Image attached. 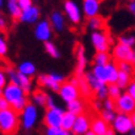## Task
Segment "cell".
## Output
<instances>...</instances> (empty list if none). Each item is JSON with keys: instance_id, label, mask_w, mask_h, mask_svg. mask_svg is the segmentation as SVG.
Masks as SVG:
<instances>
[{"instance_id": "1", "label": "cell", "mask_w": 135, "mask_h": 135, "mask_svg": "<svg viewBox=\"0 0 135 135\" xmlns=\"http://www.w3.org/2000/svg\"><path fill=\"white\" fill-rule=\"evenodd\" d=\"M1 95L6 99L10 108L17 113H21L22 109L29 104L27 94L22 90V88H20L16 84H12V83L6 84V87L1 90Z\"/></svg>"}, {"instance_id": "2", "label": "cell", "mask_w": 135, "mask_h": 135, "mask_svg": "<svg viewBox=\"0 0 135 135\" xmlns=\"http://www.w3.org/2000/svg\"><path fill=\"white\" fill-rule=\"evenodd\" d=\"M20 125V115L14 109L0 112V134L15 135Z\"/></svg>"}, {"instance_id": "3", "label": "cell", "mask_w": 135, "mask_h": 135, "mask_svg": "<svg viewBox=\"0 0 135 135\" xmlns=\"http://www.w3.org/2000/svg\"><path fill=\"white\" fill-rule=\"evenodd\" d=\"M134 124H133V119L131 115L128 114H122V113H117L114 122L112 123V130L114 131L115 134L125 135L130 134L134 131Z\"/></svg>"}, {"instance_id": "4", "label": "cell", "mask_w": 135, "mask_h": 135, "mask_svg": "<svg viewBox=\"0 0 135 135\" xmlns=\"http://www.w3.org/2000/svg\"><path fill=\"white\" fill-rule=\"evenodd\" d=\"M20 124L25 130H31L36 125L37 119H38V110L37 107L32 103H29L25 107L20 114Z\"/></svg>"}, {"instance_id": "5", "label": "cell", "mask_w": 135, "mask_h": 135, "mask_svg": "<svg viewBox=\"0 0 135 135\" xmlns=\"http://www.w3.org/2000/svg\"><path fill=\"white\" fill-rule=\"evenodd\" d=\"M5 72H6V76H8L9 83L19 86L20 88H22V90L26 94L31 92V89H32V82H31V78L30 77L21 74L19 71L12 68V67H8Z\"/></svg>"}, {"instance_id": "6", "label": "cell", "mask_w": 135, "mask_h": 135, "mask_svg": "<svg viewBox=\"0 0 135 135\" xmlns=\"http://www.w3.org/2000/svg\"><path fill=\"white\" fill-rule=\"evenodd\" d=\"M90 42L97 52H108L110 50L112 38L107 30H100L90 33Z\"/></svg>"}, {"instance_id": "7", "label": "cell", "mask_w": 135, "mask_h": 135, "mask_svg": "<svg viewBox=\"0 0 135 135\" xmlns=\"http://www.w3.org/2000/svg\"><path fill=\"white\" fill-rule=\"evenodd\" d=\"M38 84L52 92H58L61 86L65 83V76L60 73H47L38 76Z\"/></svg>"}, {"instance_id": "8", "label": "cell", "mask_w": 135, "mask_h": 135, "mask_svg": "<svg viewBox=\"0 0 135 135\" xmlns=\"http://www.w3.org/2000/svg\"><path fill=\"white\" fill-rule=\"evenodd\" d=\"M65 113L66 112L58 105L55 108L46 109L45 115H44V124L46 125V128H61Z\"/></svg>"}, {"instance_id": "9", "label": "cell", "mask_w": 135, "mask_h": 135, "mask_svg": "<svg viewBox=\"0 0 135 135\" xmlns=\"http://www.w3.org/2000/svg\"><path fill=\"white\" fill-rule=\"evenodd\" d=\"M63 9L67 15V19L72 25H79L82 22V10L78 6L77 3H74L73 0H66L63 3Z\"/></svg>"}, {"instance_id": "10", "label": "cell", "mask_w": 135, "mask_h": 135, "mask_svg": "<svg viewBox=\"0 0 135 135\" xmlns=\"http://www.w3.org/2000/svg\"><path fill=\"white\" fill-rule=\"evenodd\" d=\"M58 94H60V97L61 99L63 100L65 103H71L76 100V99H79L81 97V92H79V88L78 86L73 84L72 82H65L61 86L60 90H58Z\"/></svg>"}, {"instance_id": "11", "label": "cell", "mask_w": 135, "mask_h": 135, "mask_svg": "<svg viewBox=\"0 0 135 135\" xmlns=\"http://www.w3.org/2000/svg\"><path fill=\"white\" fill-rule=\"evenodd\" d=\"M112 56H113V60L117 63H119V62H131L133 63L134 50L118 42L112 50Z\"/></svg>"}, {"instance_id": "12", "label": "cell", "mask_w": 135, "mask_h": 135, "mask_svg": "<svg viewBox=\"0 0 135 135\" xmlns=\"http://www.w3.org/2000/svg\"><path fill=\"white\" fill-rule=\"evenodd\" d=\"M115 110L122 114L133 115L135 113V100L125 92L115 100Z\"/></svg>"}, {"instance_id": "13", "label": "cell", "mask_w": 135, "mask_h": 135, "mask_svg": "<svg viewBox=\"0 0 135 135\" xmlns=\"http://www.w3.org/2000/svg\"><path fill=\"white\" fill-rule=\"evenodd\" d=\"M90 124H92V118L89 117V114L84 113L78 115L71 133L73 135H84L90 130Z\"/></svg>"}, {"instance_id": "14", "label": "cell", "mask_w": 135, "mask_h": 135, "mask_svg": "<svg viewBox=\"0 0 135 135\" xmlns=\"http://www.w3.org/2000/svg\"><path fill=\"white\" fill-rule=\"evenodd\" d=\"M35 36L38 41L50 42V38L52 37V26L47 20H41L36 24V27L33 30Z\"/></svg>"}, {"instance_id": "15", "label": "cell", "mask_w": 135, "mask_h": 135, "mask_svg": "<svg viewBox=\"0 0 135 135\" xmlns=\"http://www.w3.org/2000/svg\"><path fill=\"white\" fill-rule=\"evenodd\" d=\"M76 77H82L86 73V66H87V57H86V50L82 45H78L76 49Z\"/></svg>"}, {"instance_id": "16", "label": "cell", "mask_w": 135, "mask_h": 135, "mask_svg": "<svg viewBox=\"0 0 135 135\" xmlns=\"http://www.w3.org/2000/svg\"><path fill=\"white\" fill-rule=\"evenodd\" d=\"M82 11H83V14L86 15V17H88V19L99 16L100 1H99V0H83Z\"/></svg>"}, {"instance_id": "17", "label": "cell", "mask_w": 135, "mask_h": 135, "mask_svg": "<svg viewBox=\"0 0 135 135\" xmlns=\"http://www.w3.org/2000/svg\"><path fill=\"white\" fill-rule=\"evenodd\" d=\"M40 19V9L37 6H30L29 9H25L21 11V15L19 17V20L25 24H35L38 22Z\"/></svg>"}, {"instance_id": "18", "label": "cell", "mask_w": 135, "mask_h": 135, "mask_svg": "<svg viewBox=\"0 0 135 135\" xmlns=\"http://www.w3.org/2000/svg\"><path fill=\"white\" fill-rule=\"evenodd\" d=\"M90 130L95 135H107V133L110 130V128H109V124L105 123L100 117H95V118H92Z\"/></svg>"}, {"instance_id": "19", "label": "cell", "mask_w": 135, "mask_h": 135, "mask_svg": "<svg viewBox=\"0 0 135 135\" xmlns=\"http://www.w3.org/2000/svg\"><path fill=\"white\" fill-rule=\"evenodd\" d=\"M50 24L52 26V30L61 32L65 30V25H66V19L63 16V14L61 11H53L50 16Z\"/></svg>"}, {"instance_id": "20", "label": "cell", "mask_w": 135, "mask_h": 135, "mask_svg": "<svg viewBox=\"0 0 135 135\" xmlns=\"http://www.w3.org/2000/svg\"><path fill=\"white\" fill-rule=\"evenodd\" d=\"M47 100H49V94L41 89H37L32 92L31 95V102L36 107H47Z\"/></svg>"}, {"instance_id": "21", "label": "cell", "mask_w": 135, "mask_h": 135, "mask_svg": "<svg viewBox=\"0 0 135 135\" xmlns=\"http://www.w3.org/2000/svg\"><path fill=\"white\" fill-rule=\"evenodd\" d=\"M105 71H107V78H108V84H117L119 76V68L117 63L109 62L108 65H105Z\"/></svg>"}, {"instance_id": "22", "label": "cell", "mask_w": 135, "mask_h": 135, "mask_svg": "<svg viewBox=\"0 0 135 135\" xmlns=\"http://www.w3.org/2000/svg\"><path fill=\"white\" fill-rule=\"evenodd\" d=\"M84 110H86V104L82 99H76L73 102H71L67 104V112H70L72 114H74L76 117L81 114H84Z\"/></svg>"}, {"instance_id": "23", "label": "cell", "mask_w": 135, "mask_h": 135, "mask_svg": "<svg viewBox=\"0 0 135 135\" xmlns=\"http://www.w3.org/2000/svg\"><path fill=\"white\" fill-rule=\"evenodd\" d=\"M87 27L93 31H100V30H105V20L102 16H95L92 19H88L87 21Z\"/></svg>"}, {"instance_id": "24", "label": "cell", "mask_w": 135, "mask_h": 135, "mask_svg": "<svg viewBox=\"0 0 135 135\" xmlns=\"http://www.w3.org/2000/svg\"><path fill=\"white\" fill-rule=\"evenodd\" d=\"M17 71H19L21 74H24V76L31 77V76H33V74L36 73V67H35V65H33L32 62L24 61L17 66Z\"/></svg>"}, {"instance_id": "25", "label": "cell", "mask_w": 135, "mask_h": 135, "mask_svg": "<svg viewBox=\"0 0 135 135\" xmlns=\"http://www.w3.org/2000/svg\"><path fill=\"white\" fill-rule=\"evenodd\" d=\"M77 78H78V88H79L81 95L86 97V98H90L93 95V90L90 89V87L88 84V82H87V79L84 78V76L77 77Z\"/></svg>"}, {"instance_id": "26", "label": "cell", "mask_w": 135, "mask_h": 135, "mask_svg": "<svg viewBox=\"0 0 135 135\" xmlns=\"http://www.w3.org/2000/svg\"><path fill=\"white\" fill-rule=\"evenodd\" d=\"M76 115L70 113V112H66L65 115H63V119H62V124L61 128L65 129L67 131H72V128H73L74 123H76Z\"/></svg>"}, {"instance_id": "27", "label": "cell", "mask_w": 135, "mask_h": 135, "mask_svg": "<svg viewBox=\"0 0 135 135\" xmlns=\"http://www.w3.org/2000/svg\"><path fill=\"white\" fill-rule=\"evenodd\" d=\"M84 78L87 79V82H88V84H89L90 89L93 90V94H94L95 90H98L99 88L104 84V83H102L100 81H98V79L95 78V76L92 73V71H87L86 73H84Z\"/></svg>"}, {"instance_id": "28", "label": "cell", "mask_w": 135, "mask_h": 135, "mask_svg": "<svg viewBox=\"0 0 135 135\" xmlns=\"http://www.w3.org/2000/svg\"><path fill=\"white\" fill-rule=\"evenodd\" d=\"M92 73L95 76V78L100 81L104 84H108V78H107V71H105V66H97L94 65L92 68Z\"/></svg>"}, {"instance_id": "29", "label": "cell", "mask_w": 135, "mask_h": 135, "mask_svg": "<svg viewBox=\"0 0 135 135\" xmlns=\"http://www.w3.org/2000/svg\"><path fill=\"white\" fill-rule=\"evenodd\" d=\"M8 11L12 19H17V20H19L22 10H21L20 6H19L17 0H8Z\"/></svg>"}, {"instance_id": "30", "label": "cell", "mask_w": 135, "mask_h": 135, "mask_svg": "<svg viewBox=\"0 0 135 135\" xmlns=\"http://www.w3.org/2000/svg\"><path fill=\"white\" fill-rule=\"evenodd\" d=\"M118 42L122 45H125L128 47L135 46V33L134 32H124L118 37Z\"/></svg>"}, {"instance_id": "31", "label": "cell", "mask_w": 135, "mask_h": 135, "mask_svg": "<svg viewBox=\"0 0 135 135\" xmlns=\"http://www.w3.org/2000/svg\"><path fill=\"white\" fill-rule=\"evenodd\" d=\"M93 61H94V65L97 66H105L108 65L110 61V56L108 52H95L93 57Z\"/></svg>"}, {"instance_id": "32", "label": "cell", "mask_w": 135, "mask_h": 135, "mask_svg": "<svg viewBox=\"0 0 135 135\" xmlns=\"http://www.w3.org/2000/svg\"><path fill=\"white\" fill-rule=\"evenodd\" d=\"M130 82H131V76L130 74L125 73V72H120V71H119V76H118L117 84L123 89V88H128V86L130 84Z\"/></svg>"}, {"instance_id": "33", "label": "cell", "mask_w": 135, "mask_h": 135, "mask_svg": "<svg viewBox=\"0 0 135 135\" xmlns=\"http://www.w3.org/2000/svg\"><path fill=\"white\" fill-rule=\"evenodd\" d=\"M122 94V88L118 84H108V98L117 100Z\"/></svg>"}, {"instance_id": "34", "label": "cell", "mask_w": 135, "mask_h": 135, "mask_svg": "<svg viewBox=\"0 0 135 135\" xmlns=\"http://www.w3.org/2000/svg\"><path fill=\"white\" fill-rule=\"evenodd\" d=\"M99 117L108 124H112L114 122L115 117H117V113L115 110H107V109H102L100 113H99Z\"/></svg>"}, {"instance_id": "35", "label": "cell", "mask_w": 135, "mask_h": 135, "mask_svg": "<svg viewBox=\"0 0 135 135\" xmlns=\"http://www.w3.org/2000/svg\"><path fill=\"white\" fill-rule=\"evenodd\" d=\"M44 135H73L71 131H67L62 128H46Z\"/></svg>"}, {"instance_id": "36", "label": "cell", "mask_w": 135, "mask_h": 135, "mask_svg": "<svg viewBox=\"0 0 135 135\" xmlns=\"http://www.w3.org/2000/svg\"><path fill=\"white\" fill-rule=\"evenodd\" d=\"M117 66H118V68L120 72H125V73L128 74H133L134 73V63H131V62H119V63H117Z\"/></svg>"}, {"instance_id": "37", "label": "cell", "mask_w": 135, "mask_h": 135, "mask_svg": "<svg viewBox=\"0 0 135 135\" xmlns=\"http://www.w3.org/2000/svg\"><path fill=\"white\" fill-rule=\"evenodd\" d=\"M45 50H46V52L49 53L51 57H53V58H58V57H60V51H58L57 46L55 45V44H52L51 41L46 42V44H45Z\"/></svg>"}, {"instance_id": "38", "label": "cell", "mask_w": 135, "mask_h": 135, "mask_svg": "<svg viewBox=\"0 0 135 135\" xmlns=\"http://www.w3.org/2000/svg\"><path fill=\"white\" fill-rule=\"evenodd\" d=\"M6 53H8V42L4 35L0 33V58L5 57Z\"/></svg>"}, {"instance_id": "39", "label": "cell", "mask_w": 135, "mask_h": 135, "mask_svg": "<svg viewBox=\"0 0 135 135\" xmlns=\"http://www.w3.org/2000/svg\"><path fill=\"white\" fill-rule=\"evenodd\" d=\"M103 109L115 110V100H113L110 98H107L105 100H103Z\"/></svg>"}, {"instance_id": "40", "label": "cell", "mask_w": 135, "mask_h": 135, "mask_svg": "<svg viewBox=\"0 0 135 135\" xmlns=\"http://www.w3.org/2000/svg\"><path fill=\"white\" fill-rule=\"evenodd\" d=\"M8 84V76H6V72L3 70H0V93L1 90L4 89Z\"/></svg>"}, {"instance_id": "41", "label": "cell", "mask_w": 135, "mask_h": 135, "mask_svg": "<svg viewBox=\"0 0 135 135\" xmlns=\"http://www.w3.org/2000/svg\"><path fill=\"white\" fill-rule=\"evenodd\" d=\"M127 93L135 100V79H131L130 84H129L127 88Z\"/></svg>"}, {"instance_id": "42", "label": "cell", "mask_w": 135, "mask_h": 135, "mask_svg": "<svg viewBox=\"0 0 135 135\" xmlns=\"http://www.w3.org/2000/svg\"><path fill=\"white\" fill-rule=\"evenodd\" d=\"M17 3H19V6L21 10H25V9H29L30 6H32V0H17Z\"/></svg>"}, {"instance_id": "43", "label": "cell", "mask_w": 135, "mask_h": 135, "mask_svg": "<svg viewBox=\"0 0 135 135\" xmlns=\"http://www.w3.org/2000/svg\"><path fill=\"white\" fill-rule=\"evenodd\" d=\"M127 9H128V11L131 14V16L135 19V0H129V1H128Z\"/></svg>"}, {"instance_id": "44", "label": "cell", "mask_w": 135, "mask_h": 135, "mask_svg": "<svg viewBox=\"0 0 135 135\" xmlns=\"http://www.w3.org/2000/svg\"><path fill=\"white\" fill-rule=\"evenodd\" d=\"M6 109H10V105H9V103L6 102V99H5L3 95H0V112L6 110Z\"/></svg>"}, {"instance_id": "45", "label": "cell", "mask_w": 135, "mask_h": 135, "mask_svg": "<svg viewBox=\"0 0 135 135\" xmlns=\"http://www.w3.org/2000/svg\"><path fill=\"white\" fill-rule=\"evenodd\" d=\"M92 107H93V109H95L97 112L100 113V110L103 109V102L102 100H98V99H94L93 102H92Z\"/></svg>"}, {"instance_id": "46", "label": "cell", "mask_w": 135, "mask_h": 135, "mask_svg": "<svg viewBox=\"0 0 135 135\" xmlns=\"http://www.w3.org/2000/svg\"><path fill=\"white\" fill-rule=\"evenodd\" d=\"M55 107H57V104L55 103V99H53L51 95H49V100H47V109H49V108H55Z\"/></svg>"}, {"instance_id": "47", "label": "cell", "mask_w": 135, "mask_h": 135, "mask_svg": "<svg viewBox=\"0 0 135 135\" xmlns=\"http://www.w3.org/2000/svg\"><path fill=\"white\" fill-rule=\"evenodd\" d=\"M6 27H8V22H6L4 17H1V20H0V30H5Z\"/></svg>"}, {"instance_id": "48", "label": "cell", "mask_w": 135, "mask_h": 135, "mask_svg": "<svg viewBox=\"0 0 135 135\" xmlns=\"http://www.w3.org/2000/svg\"><path fill=\"white\" fill-rule=\"evenodd\" d=\"M107 135H117V134H115L114 131H113V130H112V129H110V130H109V131H108V133H107Z\"/></svg>"}, {"instance_id": "49", "label": "cell", "mask_w": 135, "mask_h": 135, "mask_svg": "<svg viewBox=\"0 0 135 135\" xmlns=\"http://www.w3.org/2000/svg\"><path fill=\"white\" fill-rule=\"evenodd\" d=\"M131 119H133V124H134V128H135V113L131 115Z\"/></svg>"}, {"instance_id": "50", "label": "cell", "mask_w": 135, "mask_h": 135, "mask_svg": "<svg viewBox=\"0 0 135 135\" xmlns=\"http://www.w3.org/2000/svg\"><path fill=\"white\" fill-rule=\"evenodd\" d=\"M84 135H95V134H94V133H93L92 130H89L88 133H87V134H84Z\"/></svg>"}, {"instance_id": "51", "label": "cell", "mask_w": 135, "mask_h": 135, "mask_svg": "<svg viewBox=\"0 0 135 135\" xmlns=\"http://www.w3.org/2000/svg\"><path fill=\"white\" fill-rule=\"evenodd\" d=\"M3 4H4V0H0V8L3 6Z\"/></svg>"}, {"instance_id": "52", "label": "cell", "mask_w": 135, "mask_h": 135, "mask_svg": "<svg viewBox=\"0 0 135 135\" xmlns=\"http://www.w3.org/2000/svg\"><path fill=\"white\" fill-rule=\"evenodd\" d=\"M133 63L135 65V51H134V58H133Z\"/></svg>"}, {"instance_id": "53", "label": "cell", "mask_w": 135, "mask_h": 135, "mask_svg": "<svg viewBox=\"0 0 135 135\" xmlns=\"http://www.w3.org/2000/svg\"><path fill=\"white\" fill-rule=\"evenodd\" d=\"M129 135H135V131H133V133H130Z\"/></svg>"}, {"instance_id": "54", "label": "cell", "mask_w": 135, "mask_h": 135, "mask_svg": "<svg viewBox=\"0 0 135 135\" xmlns=\"http://www.w3.org/2000/svg\"><path fill=\"white\" fill-rule=\"evenodd\" d=\"M1 17H3V16H1V12H0V20H1Z\"/></svg>"}, {"instance_id": "55", "label": "cell", "mask_w": 135, "mask_h": 135, "mask_svg": "<svg viewBox=\"0 0 135 135\" xmlns=\"http://www.w3.org/2000/svg\"><path fill=\"white\" fill-rule=\"evenodd\" d=\"M0 95H1V93H0Z\"/></svg>"}, {"instance_id": "56", "label": "cell", "mask_w": 135, "mask_h": 135, "mask_svg": "<svg viewBox=\"0 0 135 135\" xmlns=\"http://www.w3.org/2000/svg\"><path fill=\"white\" fill-rule=\"evenodd\" d=\"M128 1H129V0H128Z\"/></svg>"}]
</instances>
